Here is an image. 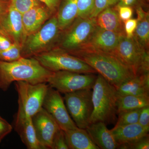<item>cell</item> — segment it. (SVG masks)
<instances>
[{
    "label": "cell",
    "mask_w": 149,
    "mask_h": 149,
    "mask_svg": "<svg viewBox=\"0 0 149 149\" xmlns=\"http://www.w3.org/2000/svg\"><path fill=\"white\" fill-rule=\"evenodd\" d=\"M0 32L8 37L14 44L21 47L27 36L22 19V14L11 5L0 18Z\"/></svg>",
    "instance_id": "12"
},
{
    "label": "cell",
    "mask_w": 149,
    "mask_h": 149,
    "mask_svg": "<svg viewBox=\"0 0 149 149\" xmlns=\"http://www.w3.org/2000/svg\"><path fill=\"white\" fill-rule=\"evenodd\" d=\"M13 127L5 119L0 116V143L11 132Z\"/></svg>",
    "instance_id": "34"
},
{
    "label": "cell",
    "mask_w": 149,
    "mask_h": 149,
    "mask_svg": "<svg viewBox=\"0 0 149 149\" xmlns=\"http://www.w3.org/2000/svg\"><path fill=\"white\" fill-rule=\"evenodd\" d=\"M66 143L70 149H99L85 129L77 127L65 131Z\"/></svg>",
    "instance_id": "21"
},
{
    "label": "cell",
    "mask_w": 149,
    "mask_h": 149,
    "mask_svg": "<svg viewBox=\"0 0 149 149\" xmlns=\"http://www.w3.org/2000/svg\"><path fill=\"white\" fill-rule=\"evenodd\" d=\"M40 3L36 0H10L11 5L22 14Z\"/></svg>",
    "instance_id": "28"
},
{
    "label": "cell",
    "mask_w": 149,
    "mask_h": 149,
    "mask_svg": "<svg viewBox=\"0 0 149 149\" xmlns=\"http://www.w3.org/2000/svg\"><path fill=\"white\" fill-rule=\"evenodd\" d=\"M138 123L144 128L149 129V106L141 109Z\"/></svg>",
    "instance_id": "35"
},
{
    "label": "cell",
    "mask_w": 149,
    "mask_h": 149,
    "mask_svg": "<svg viewBox=\"0 0 149 149\" xmlns=\"http://www.w3.org/2000/svg\"><path fill=\"white\" fill-rule=\"evenodd\" d=\"M120 20L124 23L132 18L134 12L133 8L127 6H115Z\"/></svg>",
    "instance_id": "32"
},
{
    "label": "cell",
    "mask_w": 149,
    "mask_h": 149,
    "mask_svg": "<svg viewBox=\"0 0 149 149\" xmlns=\"http://www.w3.org/2000/svg\"><path fill=\"white\" fill-rule=\"evenodd\" d=\"M117 114L121 112L149 106V95H120L117 94Z\"/></svg>",
    "instance_id": "24"
},
{
    "label": "cell",
    "mask_w": 149,
    "mask_h": 149,
    "mask_svg": "<svg viewBox=\"0 0 149 149\" xmlns=\"http://www.w3.org/2000/svg\"><path fill=\"white\" fill-rule=\"evenodd\" d=\"M70 54L87 63L116 89L125 81L136 76L133 70L113 54L81 50Z\"/></svg>",
    "instance_id": "1"
},
{
    "label": "cell",
    "mask_w": 149,
    "mask_h": 149,
    "mask_svg": "<svg viewBox=\"0 0 149 149\" xmlns=\"http://www.w3.org/2000/svg\"><path fill=\"white\" fill-rule=\"evenodd\" d=\"M42 107L64 131L77 128L65 105L60 92L49 86L44 99Z\"/></svg>",
    "instance_id": "11"
},
{
    "label": "cell",
    "mask_w": 149,
    "mask_h": 149,
    "mask_svg": "<svg viewBox=\"0 0 149 149\" xmlns=\"http://www.w3.org/2000/svg\"><path fill=\"white\" fill-rule=\"evenodd\" d=\"M92 89H84L65 94L67 109L78 128L86 129L90 124L93 111Z\"/></svg>",
    "instance_id": "8"
},
{
    "label": "cell",
    "mask_w": 149,
    "mask_h": 149,
    "mask_svg": "<svg viewBox=\"0 0 149 149\" xmlns=\"http://www.w3.org/2000/svg\"><path fill=\"white\" fill-rule=\"evenodd\" d=\"M8 1H10V0H8Z\"/></svg>",
    "instance_id": "40"
},
{
    "label": "cell",
    "mask_w": 149,
    "mask_h": 149,
    "mask_svg": "<svg viewBox=\"0 0 149 149\" xmlns=\"http://www.w3.org/2000/svg\"><path fill=\"white\" fill-rule=\"evenodd\" d=\"M123 24L125 36L128 38L133 37L137 26V19L130 18L125 22Z\"/></svg>",
    "instance_id": "33"
},
{
    "label": "cell",
    "mask_w": 149,
    "mask_h": 149,
    "mask_svg": "<svg viewBox=\"0 0 149 149\" xmlns=\"http://www.w3.org/2000/svg\"><path fill=\"white\" fill-rule=\"evenodd\" d=\"M61 32L55 14L40 29L27 36L22 47V57H34L54 49Z\"/></svg>",
    "instance_id": "4"
},
{
    "label": "cell",
    "mask_w": 149,
    "mask_h": 149,
    "mask_svg": "<svg viewBox=\"0 0 149 149\" xmlns=\"http://www.w3.org/2000/svg\"><path fill=\"white\" fill-rule=\"evenodd\" d=\"M95 19L97 26L120 35H125L123 22L120 20L115 6L105 9Z\"/></svg>",
    "instance_id": "19"
},
{
    "label": "cell",
    "mask_w": 149,
    "mask_h": 149,
    "mask_svg": "<svg viewBox=\"0 0 149 149\" xmlns=\"http://www.w3.org/2000/svg\"><path fill=\"white\" fill-rule=\"evenodd\" d=\"M52 149H69L64 130L60 129L56 133L53 140Z\"/></svg>",
    "instance_id": "31"
},
{
    "label": "cell",
    "mask_w": 149,
    "mask_h": 149,
    "mask_svg": "<svg viewBox=\"0 0 149 149\" xmlns=\"http://www.w3.org/2000/svg\"><path fill=\"white\" fill-rule=\"evenodd\" d=\"M13 45L8 37L0 32V52L8 49Z\"/></svg>",
    "instance_id": "38"
},
{
    "label": "cell",
    "mask_w": 149,
    "mask_h": 149,
    "mask_svg": "<svg viewBox=\"0 0 149 149\" xmlns=\"http://www.w3.org/2000/svg\"><path fill=\"white\" fill-rule=\"evenodd\" d=\"M112 54L132 69L136 75L149 73V51L138 42L134 37L121 35Z\"/></svg>",
    "instance_id": "5"
},
{
    "label": "cell",
    "mask_w": 149,
    "mask_h": 149,
    "mask_svg": "<svg viewBox=\"0 0 149 149\" xmlns=\"http://www.w3.org/2000/svg\"><path fill=\"white\" fill-rule=\"evenodd\" d=\"M53 72L34 57H21L11 62L0 61V89L6 91L12 83L17 81L47 83Z\"/></svg>",
    "instance_id": "2"
},
{
    "label": "cell",
    "mask_w": 149,
    "mask_h": 149,
    "mask_svg": "<svg viewBox=\"0 0 149 149\" xmlns=\"http://www.w3.org/2000/svg\"><path fill=\"white\" fill-rule=\"evenodd\" d=\"M119 0H95L93 13L90 17L95 18L99 13L105 9L114 6Z\"/></svg>",
    "instance_id": "29"
},
{
    "label": "cell",
    "mask_w": 149,
    "mask_h": 149,
    "mask_svg": "<svg viewBox=\"0 0 149 149\" xmlns=\"http://www.w3.org/2000/svg\"><path fill=\"white\" fill-rule=\"evenodd\" d=\"M120 95H149V73L136 75L125 81L117 89Z\"/></svg>",
    "instance_id": "20"
},
{
    "label": "cell",
    "mask_w": 149,
    "mask_h": 149,
    "mask_svg": "<svg viewBox=\"0 0 149 149\" xmlns=\"http://www.w3.org/2000/svg\"><path fill=\"white\" fill-rule=\"evenodd\" d=\"M118 149H149V135L128 143L118 146Z\"/></svg>",
    "instance_id": "30"
},
{
    "label": "cell",
    "mask_w": 149,
    "mask_h": 149,
    "mask_svg": "<svg viewBox=\"0 0 149 149\" xmlns=\"http://www.w3.org/2000/svg\"><path fill=\"white\" fill-rule=\"evenodd\" d=\"M92 89L93 109L90 124L97 122L106 125L114 123L117 114V89L99 74Z\"/></svg>",
    "instance_id": "3"
},
{
    "label": "cell",
    "mask_w": 149,
    "mask_h": 149,
    "mask_svg": "<svg viewBox=\"0 0 149 149\" xmlns=\"http://www.w3.org/2000/svg\"><path fill=\"white\" fill-rule=\"evenodd\" d=\"M121 35H123L106 30L96 25L87 42L80 50H90L112 53Z\"/></svg>",
    "instance_id": "14"
},
{
    "label": "cell",
    "mask_w": 149,
    "mask_h": 149,
    "mask_svg": "<svg viewBox=\"0 0 149 149\" xmlns=\"http://www.w3.org/2000/svg\"><path fill=\"white\" fill-rule=\"evenodd\" d=\"M96 25L95 18L77 17L67 28L61 31L55 48L69 54L80 50L87 42Z\"/></svg>",
    "instance_id": "7"
},
{
    "label": "cell",
    "mask_w": 149,
    "mask_h": 149,
    "mask_svg": "<svg viewBox=\"0 0 149 149\" xmlns=\"http://www.w3.org/2000/svg\"><path fill=\"white\" fill-rule=\"evenodd\" d=\"M143 0H119L116 5L118 6H127L136 9L139 7L143 8L146 6Z\"/></svg>",
    "instance_id": "37"
},
{
    "label": "cell",
    "mask_w": 149,
    "mask_h": 149,
    "mask_svg": "<svg viewBox=\"0 0 149 149\" xmlns=\"http://www.w3.org/2000/svg\"><path fill=\"white\" fill-rule=\"evenodd\" d=\"M45 5L53 15L55 14L57 11L60 4L62 0H36Z\"/></svg>",
    "instance_id": "36"
},
{
    "label": "cell",
    "mask_w": 149,
    "mask_h": 149,
    "mask_svg": "<svg viewBox=\"0 0 149 149\" xmlns=\"http://www.w3.org/2000/svg\"><path fill=\"white\" fill-rule=\"evenodd\" d=\"M10 5V1L0 0V18L8 10Z\"/></svg>",
    "instance_id": "39"
},
{
    "label": "cell",
    "mask_w": 149,
    "mask_h": 149,
    "mask_svg": "<svg viewBox=\"0 0 149 149\" xmlns=\"http://www.w3.org/2000/svg\"><path fill=\"white\" fill-rule=\"evenodd\" d=\"M97 77L94 73L84 74L59 71L53 72L47 83L52 88L65 94L84 89H93Z\"/></svg>",
    "instance_id": "10"
},
{
    "label": "cell",
    "mask_w": 149,
    "mask_h": 149,
    "mask_svg": "<svg viewBox=\"0 0 149 149\" xmlns=\"http://www.w3.org/2000/svg\"><path fill=\"white\" fill-rule=\"evenodd\" d=\"M46 69L52 72L68 71L88 74L95 70L75 56L57 48L34 57Z\"/></svg>",
    "instance_id": "6"
},
{
    "label": "cell",
    "mask_w": 149,
    "mask_h": 149,
    "mask_svg": "<svg viewBox=\"0 0 149 149\" xmlns=\"http://www.w3.org/2000/svg\"><path fill=\"white\" fill-rule=\"evenodd\" d=\"M85 129L93 142L99 148L118 149V146L113 135L111 130L107 128L104 123H91Z\"/></svg>",
    "instance_id": "17"
},
{
    "label": "cell",
    "mask_w": 149,
    "mask_h": 149,
    "mask_svg": "<svg viewBox=\"0 0 149 149\" xmlns=\"http://www.w3.org/2000/svg\"><path fill=\"white\" fill-rule=\"evenodd\" d=\"M32 119L38 141L45 149H52L54 137L61 129L58 124L43 107Z\"/></svg>",
    "instance_id": "13"
},
{
    "label": "cell",
    "mask_w": 149,
    "mask_h": 149,
    "mask_svg": "<svg viewBox=\"0 0 149 149\" xmlns=\"http://www.w3.org/2000/svg\"><path fill=\"white\" fill-rule=\"evenodd\" d=\"M136 9L137 24L133 37L143 47L149 49V12L142 7Z\"/></svg>",
    "instance_id": "23"
},
{
    "label": "cell",
    "mask_w": 149,
    "mask_h": 149,
    "mask_svg": "<svg viewBox=\"0 0 149 149\" xmlns=\"http://www.w3.org/2000/svg\"><path fill=\"white\" fill-rule=\"evenodd\" d=\"M15 128L27 149H45L37 139L32 117L19 107L15 116Z\"/></svg>",
    "instance_id": "15"
},
{
    "label": "cell",
    "mask_w": 149,
    "mask_h": 149,
    "mask_svg": "<svg viewBox=\"0 0 149 149\" xmlns=\"http://www.w3.org/2000/svg\"><path fill=\"white\" fill-rule=\"evenodd\" d=\"M18 96V107L32 117L42 108L49 85L47 83L32 84L26 81L15 82Z\"/></svg>",
    "instance_id": "9"
},
{
    "label": "cell",
    "mask_w": 149,
    "mask_h": 149,
    "mask_svg": "<svg viewBox=\"0 0 149 149\" xmlns=\"http://www.w3.org/2000/svg\"><path fill=\"white\" fill-rule=\"evenodd\" d=\"M53 15L49 10L41 3L22 14V22L27 36L40 29Z\"/></svg>",
    "instance_id": "16"
},
{
    "label": "cell",
    "mask_w": 149,
    "mask_h": 149,
    "mask_svg": "<svg viewBox=\"0 0 149 149\" xmlns=\"http://www.w3.org/2000/svg\"><path fill=\"white\" fill-rule=\"evenodd\" d=\"M21 50V47L14 44L8 49L0 52V61L11 62L18 60L22 57Z\"/></svg>",
    "instance_id": "26"
},
{
    "label": "cell",
    "mask_w": 149,
    "mask_h": 149,
    "mask_svg": "<svg viewBox=\"0 0 149 149\" xmlns=\"http://www.w3.org/2000/svg\"><path fill=\"white\" fill-rule=\"evenodd\" d=\"M56 15L59 27L63 31L77 17V0H62Z\"/></svg>",
    "instance_id": "22"
},
{
    "label": "cell",
    "mask_w": 149,
    "mask_h": 149,
    "mask_svg": "<svg viewBox=\"0 0 149 149\" xmlns=\"http://www.w3.org/2000/svg\"><path fill=\"white\" fill-rule=\"evenodd\" d=\"M149 129L139 123L115 126L111 131L118 146L131 143L148 135Z\"/></svg>",
    "instance_id": "18"
},
{
    "label": "cell",
    "mask_w": 149,
    "mask_h": 149,
    "mask_svg": "<svg viewBox=\"0 0 149 149\" xmlns=\"http://www.w3.org/2000/svg\"><path fill=\"white\" fill-rule=\"evenodd\" d=\"M95 0H77L78 15L81 18L90 17L95 5Z\"/></svg>",
    "instance_id": "27"
},
{
    "label": "cell",
    "mask_w": 149,
    "mask_h": 149,
    "mask_svg": "<svg viewBox=\"0 0 149 149\" xmlns=\"http://www.w3.org/2000/svg\"><path fill=\"white\" fill-rule=\"evenodd\" d=\"M141 109L126 111L118 113V118L115 126H121L138 123Z\"/></svg>",
    "instance_id": "25"
}]
</instances>
